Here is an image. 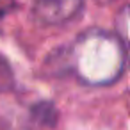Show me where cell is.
<instances>
[{
  "label": "cell",
  "mask_w": 130,
  "mask_h": 130,
  "mask_svg": "<svg viewBox=\"0 0 130 130\" xmlns=\"http://www.w3.org/2000/svg\"><path fill=\"white\" fill-rule=\"evenodd\" d=\"M66 59L80 82L87 86H107L121 77L126 52L118 36L93 29L75 39Z\"/></svg>",
  "instance_id": "6da1fadb"
},
{
  "label": "cell",
  "mask_w": 130,
  "mask_h": 130,
  "mask_svg": "<svg viewBox=\"0 0 130 130\" xmlns=\"http://www.w3.org/2000/svg\"><path fill=\"white\" fill-rule=\"evenodd\" d=\"M84 0H32V14L43 25H62L73 20Z\"/></svg>",
  "instance_id": "7a4b0ae2"
},
{
  "label": "cell",
  "mask_w": 130,
  "mask_h": 130,
  "mask_svg": "<svg viewBox=\"0 0 130 130\" xmlns=\"http://www.w3.org/2000/svg\"><path fill=\"white\" fill-rule=\"evenodd\" d=\"M98 4H110V2H116V0H96Z\"/></svg>",
  "instance_id": "8992f818"
},
{
  "label": "cell",
  "mask_w": 130,
  "mask_h": 130,
  "mask_svg": "<svg viewBox=\"0 0 130 130\" xmlns=\"http://www.w3.org/2000/svg\"><path fill=\"white\" fill-rule=\"evenodd\" d=\"M11 80V73H9V68L6 64V61L0 59V89L6 87V82Z\"/></svg>",
  "instance_id": "277c9868"
},
{
  "label": "cell",
  "mask_w": 130,
  "mask_h": 130,
  "mask_svg": "<svg viewBox=\"0 0 130 130\" xmlns=\"http://www.w3.org/2000/svg\"><path fill=\"white\" fill-rule=\"evenodd\" d=\"M116 27H118V38L126 48H130V4L125 6L123 11L118 14Z\"/></svg>",
  "instance_id": "3957f363"
},
{
  "label": "cell",
  "mask_w": 130,
  "mask_h": 130,
  "mask_svg": "<svg viewBox=\"0 0 130 130\" xmlns=\"http://www.w3.org/2000/svg\"><path fill=\"white\" fill-rule=\"evenodd\" d=\"M14 0H0V16L7 14L11 9H14Z\"/></svg>",
  "instance_id": "5b68a950"
}]
</instances>
